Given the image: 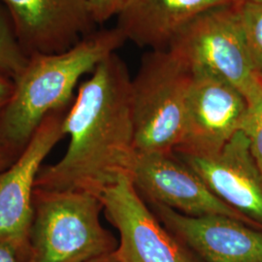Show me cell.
Returning a JSON list of instances; mask_svg holds the SVG:
<instances>
[{"label":"cell","instance_id":"6da1fadb","mask_svg":"<svg viewBox=\"0 0 262 262\" xmlns=\"http://www.w3.org/2000/svg\"><path fill=\"white\" fill-rule=\"evenodd\" d=\"M131 84L126 63L116 53L95 67L66 114V154L42 166L35 187L99 197L122 176H130L137 154Z\"/></svg>","mask_w":262,"mask_h":262},{"label":"cell","instance_id":"7a4b0ae2","mask_svg":"<svg viewBox=\"0 0 262 262\" xmlns=\"http://www.w3.org/2000/svg\"><path fill=\"white\" fill-rule=\"evenodd\" d=\"M125 41L115 27L95 30L66 52L30 56L0 114V141L19 156L50 113L71 106L79 80Z\"/></svg>","mask_w":262,"mask_h":262},{"label":"cell","instance_id":"3957f363","mask_svg":"<svg viewBox=\"0 0 262 262\" xmlns=\"http://www.w3.org/2000/svg\"><path fill=\"white\" fill-rule=\"evenodd\" d=\"M32 205L24 262H86L116 251V239L100 222L99 197L35 187Z\"/></svg>","mask_w":262,"mask_h":262},{"label":"cell","instance_id":"277c9868","mask_svg":"<svg viewBox=\"0 0 262 262\" xmlns=\"http://www.w3.org/2000/svg\"><path fill=\"white\" fill-rule=\"evenodd\" d=\"M193 68L171 50L149 51L132 79L136 152L172 154L182 140Z\"/></svg>","mask_w":262,"mask_h":262},{"label":"cell","instance_id":"5b68a950","mask_svg":"<svg viewBox=\"0 0 262 262\" xmlns=\"http://www.w3.org/2000/svg\"><path fill=\"white\" fill-rule=\"evenodd\" d=\"M167 50L193 68L232 84L248 104L262 96V77L253 66L236 2L198 16L179 32Z\"/></svg>","mask_w":262,"mask_h":262},{"label":"cell","instance_id":"8992f818","mask_svg":"<svg viewBox=\"0 0 262 262\" xmlns=\"http://www.w3.org/2000/svg\"><path fill=\"white\" fill-rule=\"evenodd\" d=\"M70 107L50 113L19 158L0 173V245L25 261L33 217L32 196L42 163L66 137L64 121Z\"/></svg>","mask_w":262,"mask_h":262},{"label":"cell","instance_id":"52a82bcc","mask_svg":"<svg viewBox=\"0 0 262 262\" xmlns=\"http://www.w3.org/2000/svg\"><path fill=\"white\" fill-rule=\"evenodd\" d=\"M247 110L246 98L232 84L204 69L193 68L183 136L174 152L191 156L217 152L240 130Z\"/></svg>","mask_w":262,"mask_h":262},{"label":"cell","instance_id":"ba28073f","mask_svg":"<svg viewBox=\"0 0 262 262\" xmlns=\"http://www.w3.org/2000/svg\"><path fill=\"white\" fill-rule=\"evenodd\" d=\"M104 215L120 234L114 252L120 262H192L143 201L129 176L99 196Z\"/></svg>","mask_w":262,"mask_h":262},{"label":"cell","instance_id":"9c48e42d","mask_svg":"<svg viewBox=\"0 0 262 262\" xmlns=\"http://www.w3.org/2000/svg\"><path fill=\"white\" fill-rule=\"evenodd\" d=\"M129 177L139 193L151 203L183 215H226L251 224L216 196L196 172L174 152H137Z\"/></svg>","mask_w":262,"mask_h":262},{"label":"cell","instance_id":"30bf717a","mask_svg":"<svg viewBox=\"0 0 262 262\" xmlns=\"http://www.w3.org/2000/svg\"><path fill=\"white\" fill-rule=\"evenodd\" d=\"M28 56L66 52L95 31L85 0H0Z\"/></svg>","mask_w":262,"mask_h":262},{"label":"cell","instance_id":"8fae6325","mask_svg":"<svg viewBox=\"0 0 262 262\" xmlns=\"http://www.w3.org/2000/svg\"><path fill=\"white\" fill-rule=\"evenodd\" d=\"M174 154L228 206L251 224L262 225V173L243 131H237L222 150L213 155Z\"/></svg>","mask_w":262,"mask_h":262},{"label":"cell","instance_id":"7c38bea8","mask_svg":"<svg viewBox=\"0 0 262 262\" xmlns=\"http://www.w3.org/2000/svg\"><path fill=\"white\" fill-rule=\"evenodd\" d=\"M155 214L172 233L205 262H262V232L222 215L190 216L152 203Z\"/></svg>","mask_w":262,"mask_h":262},{"label":"cell","instance_id":"4fadbf2b","mask_svg":"<svg viewBox=\"0 0 262 262\" xmlns=\"http://www.w3.org/2000/svg\"><path fill=\"white\" fill-rule=\"evenodd\" d=\"M234 0H128L118 15L126 41L149 51L167 50L179 32L209 10Z\"/></svg>","mask_w":262,"mask_h":262},{"label":"cell","instance_id":"5bb4252c","mask_svg":"<svg viewBox=\"0 0 262 262\" xmlns=\"http://www.w3.org/2000/svg\"><path fill=\"white\" fill-rule=\"evenodd\" d=\"M29 57L9 12L0 3V75L14 82L28 66Z\"/></svg>","mask_w":262,"mask_h":262},{"label":"cell","instance_id":"9a60e30c","mask_svg":"<svg viewBox=\"0 0 262 262\" xmlns=\"http://www.w3.org/2000/svg\"><path fill=\"white\" fill-rule=\"evenodd\" d=\"M253 66L262 77V2H236Z\"/></svg>","mask_w":262,"mask_h":262},{"label":"cell","instance_id":"2e32d148","mask_svg":"<svg viewBox=\"0 0 262 262\" xmlns=\"http://www.w3.org/2000/svg\"><path fill=\"white\" fill-rule=\"evenodd\" d=\"M240 130L248 138L253 159L262 173V96L248 104Z\"/></svg>","mask_w":262,"mask_h":262},{"label":"cell","instance_id":"e0dca14e","mask_svg":"<svg viewBox=\"0 0 262 262\" xmlns=\"http://www.w3.org/2000/svg\"><path fill=\"white\" fill-rule=\"evenodd\" d=\"M128 0H85L96 25L103 24L122 12Z\"/></svg>","mask_w":262,"mask_h":262},{"label":"cell","instance_id":"ac0fdd59","mask_svg":"<svg viewBox=\"0 0 262 262\" xmlns=\"http://www.w3.org/2000/svg\"><path fill=\"white\" fill-rule=\"evenodd\" d=\"M14 90V82L0 75V114L8 103Z\"/></svg>","mask_w":262,"mask_h":262},{"label":"cell","instance_id":"d6986e66","mask_svg":"<svg viewBox=\"0 0 262 262\" xmlns=\"http://www.w3.org/2000/svg\"><path fill=\"white\" fill-rule=\"evenodd\" d=\"M19 156L0 141V173L11 166Z\"/></svg>","mask_w":262,"mask_h":262},{"label":"cell","instance_id":"ffe728a7","mask_svg":"<svg viewBox=\"0 0 262 262\" xmlns=\"http://www.w3.org/2000/svg\"><path fill=\"white\" fill-rule=\"evenodd\" d=\"M0 262H19L16 254L9 248L0 245Z\"/></svg>","mask_w":262,"mask_h":262},{"label":"cell","instance_id":"44dd1931","mask_svg":"<svg viewBox=\"0 0 262 262\" xmlns=\"http://www.w3.org/2000/svg\"><path fill=\"white\" fill-rule=\"evenodd\" d=\"M86 262H120L118 259H117V257H116V255H115V253H110V254H106V255H103V256H100V257H97V258H94V259H92V260H90V261Z\"/></svg>","mask_w":262,"mask_h":262},{"label":"cell","instance_id":"7402d4cb","mask_svg":"<svg viewBox=\"0 0 262 262\" xmlns=\"http://www.w3.org/2000/svg\"><path fill=\"white\" fill-rule=\"evenodd\" d=\"M234 2H262V0H234Z\"/></svg>","mask_w":262,"mask_h":262}]
</instances>
